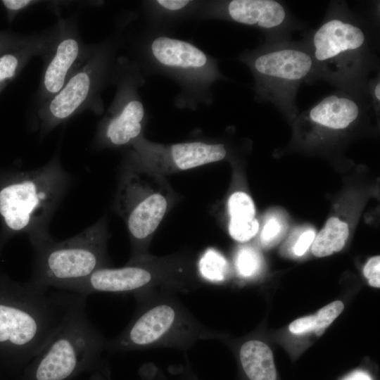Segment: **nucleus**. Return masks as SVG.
Returning <instances> with one entry per match:
<instances>
[{"instance_id":"f257e3e1","label":"nucleus","mask_w":380,"mask_h":380,"mask_svg":"<svg viewBox=\"0 0 380 380\" xmlns=\"http://www.w3.org/2000/svg\"><path fill=\"white\" fill-rule=\"evenodd\" d=\"M303 41L315 63L317 80L369 98L368 81L379 60L367 24L346 1H331L321 23Z\"/></svg>"},{"instance_id":"f03ea898","label":"nucleus","mask_w":380,"mask_h":380,"mask_svg":"<svg viewBox=\"0 0 380 380\" xmlns=\"http://www.w3.org/2000/svg\"><path fill=\"white\" fill-rule=\"evenodd\" d=\"M87 296L65 290L0 284V349L20 359L36 356Z\"/></svg>"},{"instance_id":"7ed1b4c3","label":"nucleus","mask_w":380,"mask_h":380,"mask_svg":"<svg viewBox=\"0 0 380 380\" xmlns=\"http://www.w3.org/2000/svg\"><path fill=\"white\" fill-rule=\"evenodd\" d=\"M132 318L116 337L106 340L105 350L125 352L158 348L189 349L198 341L215 338V331L200 322L177 293L151 291L133 295Z\"/></svg>"},{"instance_id":"20e7f679","label":"nucleus","mask_w":380,"mask_h":380,"mask_svg":"<svg viewBox=\"0 0 380 380\" xmlns=\"http://www.w3.org/2000/svg\"><path fill=\"white\" fill-rule=\"evenodd\" d=\"M57 153L42 167L22 173L0 189V215L11 231L23 232L32 246L49 237L50 222L70 185Z\"/></svg>"},{"instance_id":"39448f33","label":"nucleus","mask_w":380,"mask_h":380,"mask_svg":"<svg viewBox=\"0 0 380 380\" xmlns=\"http://www.w3.org/2000/svg\"><path fill=\"white\" fill-rule=\"evenodd\" d=\"M240 60L253 73L255 97L273 105L287 120L298 115L296 98L300 85L317 80L312 57L303 40L266 42Z\"/></svg>"},{"instance_id":"423d86ee","label":"nucleus","mask_w":380,"mask_h":380,"mask_svg":"<svg viewBox=\"0 0 380 380\" xmlns=\"http://www.w3.org/2000/svg\"><path fill=\"white\" fill-rule=\"evenodd\" d=\"M108 234L104 218L63 241L49 239L32 246L34 256L29 284L61 290L65 286L109 267Z\"/></svg>"},{"instance_id":"0eeeda50","label":"nucleus","mask_w":380,"mask_h":380,"mask_svg":"<svg viewBox=\"0 0 380 380\" xmlns=\"http://www.w3.org/2000/svg\"><path fill=\"white\" fill-rule=\"evenodd\" d=\"M201 286L191 263L182 257L146 258L128 262L122 267H104L87 278L65 286L62 290L88 296L94 293H132L166 291L175 293L194 291Z\"/></svg>"},{"instance_id":"6e6552de","label":"nucleus","mask_w":380,"mask_h":380,"mask_svg":"<svg viewBox=\"0 0 380 380\" xmlns=\"http://www.w3.org/2000/svg\"><path fill=\"white\" fill-rule=\"evenodd\" d=\"M113 51L110 42L93 44L62 89L36 110L34 127L41 138L84 110L103 113L101 93L111 72Z\"/></svg>"},{"instance_id":"1a4fd4ad","label":"nucleus","mask_w":380,"mask_h":380,"mask_svg":"<svg viewBox=\"0 0 380 380\" xmlns=\"http://www.w3.org/2000/svg\"><path fill=\"white\" fill-rule=\"evenodd\" d=\"M86 300L78 303L36 355L34 380H65L105 350L106 339L88 318Z\"/></svg>"},{"instance_id":"9d476101","label":"nucleus","mask_w":380,"mask_h":380,"mask_svg":"<svg viewBox=\"0 0 380 380\" xmlns=\"http://www.w3.org/2000/svg\"><path fill=\"white\" fill-rule=\"evenodd\" d=\"M168 207L167 197L146 189L134 172L122 179L116 198V208L124 219L132 241L129 262L147 258V243L163 219Z\"/></svg>"},{"instance_id":"9b49d317","label":"nucleus","mask_w":380,"mask_h":380,"mask_svg":"<svg viewBox=\"0 0 380 380\" xmlns=\"http://www.w3.org/2000/svg\"><path fill=\"white\" fill-rule=\"evenodd\" d=\"M118 91L113 103L101 121L96 134L97 147H120L133 144L141 134L144 106L137 92L135 68L120 60L116 69Z\"/></svg>"},{"instance_id":"f8f14e48","label":"nucleus","mask_w":380,"mask_h":380,"mask_svg":"<svg viewBox=\"0 0 380 380\" xmlns=\"http://www.w3.org/2000/svg\"><path fill=\"white\" fill-rule=\"evenodd\" d=\"M76 14L60 18L56 23L55 38L43 56L44 67L34 99L36 110L62 89L92 50L93 44L82 40Z\"/></svg>"},{"instance_id":"ddd939ff","label":"nucleus","mask_w":380,"mask_h":380,"mask_svg":"<svg viewBox=\"0 0 380 380\" xmlns=\"http://www.w3.org/2000/svg\"><path fill=\"white\" fill-rule=\"evenodd\" d=\"M220 16L263 32L266 42L291 39V33L303 29L286 5L275 0H231L221 3Z\"/></svg>"},{"instance_id":"4468645a","label":"nucleus","mask_w":380,"mask_h":380,"mask_svg":"<svg viewBox=\"0 0 380 380\" xmlns=\"http://www.w3.org/2000/svg\"><path fill=\"white\" fill-rule=\"evenodd\" d=\"M133 147L132 156L138 163L144 164L151 161L153 165H167L169 168L176 170H187L215 163L224 159L227 153L223 144L201 141L151 148L147 143L138 139L133 144Z\"/></svg>"},{"instance_id":"2eb2a0df","label":"nucleus","mask_w":380,"mask_h":380,"mask_svg":"<svg viewBox=\"0 0 380 380\" xmlns=\"http://www.w3.org/2000/svg\"><path fill=\"white\" fill-rule=\"evenodd\" d=\"M151 51L158 63L181 74L209 80L219 76L208 56L186 41L160 36L153 40Z\"/></svg>"},{"instance_id":"dca6fc26","label":"nucleus","mask_w":380,"mask_h":380,"mask_svg":"<svg viewBox=\"0 0 380 380\" xmlns=\"http://www.w3.org/2000/svg\"><path fill=\"white\" fill-rule=\"evenodd\" d=\"M55 24L47 30L36 33L27 44L0 56V93L13 80L36 56H44L50 48L56 34Z\"/></svg>"},{"instance_id":"f3484780","label":"nucleus","mask_w":380,"mask_h":380,"mask_svg":"<svg viewBox=\"0 0 380 380\" xmlns=\"http://www.w3.org/2000/svg\"><path fill=\"white\" fill-rule=\"evenodd\" d=\"M241 369L248 380H277L273 353L265 342L255 338L243 342L238 351Z\"/></svg>"},{"instance_id":"a211bd4d","label":"nucleus","mask_w":380,"mask_h":380,"mask_svg":"<svg viewBox=\"0 0 380 380\" xmlns=\"http://www.w3.org/2000/svg\"><path fill=\"white\" fill-rule=\"evenodd\" d=\"M349 234L348 224L338 218H329L323 229L315 237L312 253L317 257H325L340 251Z\"/></svg>"},{"instance_id":"6ab92c4d","label":"nucleus","mask_w":380,"mask_h":380,"mask_svg":"<svg viewBox=\"0 0 380 380\" xmlns=\"http://www.w3.org/2000/svg\"><path fill=\"white\" fill-rule=\"evenodd\" d=\"M198 272L201 278L210 283L225 281L229 274V264L224 256L215 248L206 249L200 257Z\"/></svg>"},{"instance_id":"aec40b11","label":"nucleus","mask_w":380,"mask_h":380,"mask_svg":"<svg viewBox=\"0 0 380 380\" xmlns=\"http://www.w3.org/2000/svg\"><path fill=\"white\" fill-rule=\"evenodd\" d=\"M262 265L260 253L253 247L243 246L235 257V266L239 276L250 278L256 275Z\"/></svg>"},{"instance_id":"412c9836","label":"nucleus","mask_w":380,"mask_h":380,"mask_svg":"<svg viewBox=\"0 0 380 380\" xmlns=\"http://www.w3.org/2000/svg\"><path fill=\"white\" fill-rule=\"evenodd\" d=\"M230 219L252 220L255 218V208L251 196L245 192L233 193L228 200Z\"/></svg>"},{"instance_id":"4be33fe9","label":"nucleus","mask_w":380,"mask_h":380,"mask_svg":"<svg viewBox=\"0 0 380 380\" xmlns=\"http://www.w3.org/2000/svg\"><path fill=\"white\" fill-rule=\"evenodd\" d=\"M344 309L341 300H336L320 308L315 316V329L314 332L321 336L325 329L338 317Z\"/></svg>"},{"instance_id":"5701e85b","label":"nucleus","mask_w":380,"mask_h":380,"mask_svg":"<svg viewBox=\"0 0 380 380\" xmlns=\"http://www.w3.org/2000/svg\"><path fill=\"white\" fill-rule=\"evenodd\" d=\"M259 223L255 218L252 220L230 219L229 232L234 240L245 242L252 239L258 232Z\"/></svg>"},{"instance_id":"b1692460","label":"nucleus","mask_w":380,"mask_h":380,"mask_svg":"<svg viewBox=\"0 0 380 380\" xmlns=\"http://www.w3.org/2000/svg\"><path fill=\"white\" fill-rule=\"evenodd\" d=\"M36 33L29 35L0 30V56L31 41Z\"/></svg>"},{"instance_id":"393cba45","label":"nucleus","mask_w":380,"mask_h":380,"mask_svg":"<svg viewBox=\"0 0 380 380\" xmlns=\"http://www.w3.org/2000/svg\"><path fill=\"white\" fill-rule=\"evenodd\" d=\"M36 0H1V5L6 11L8 21L11 23L15 17L26 9L38 4Z\"/></svg>"},{"instance_id":"a878e982","label":"nucleus","mask_w":380,"mask_h":380,"mask_svg":"<svg viewBox=\"0 0 380 380\" xmlns=\"http://www.w3.org/2000/svg\"><path fill=\"white\" fill-rule=\"evenodd\" d=\"M281 232V224L275 218L269 219L265 223L260 234L263 246H270L274 243Z\"/></svg>"},{"instance_id":"bb28decb","label":"nucleus","mask_w":380,"mask_h":380,"mask_svg":"<svg viewBox=\"0 0 380 380\" xmlns=\"http://www.w3.org/2000/svg\"><path fill=\"white\" fill-rule=\"evenodd\" d=\"M363 273L370 286L380 287V257L371 258L365 265Z\"/></svg>"},{"instance_id":"cd10ccee","label":"nucleus","mask_w":380,"mask_h":380,"mask_svg":"<svg viewBox=\"0 0 380 380\" xmlns=\"http://www.w3.org/2000/svg\"><path fill=\"white\" fill-rule=\"evenodd\" d=\"M368 94L373 113L379 116L380 111V77L378 75L369 78L367 84Z\"/></svg>"},{"instance_id":"c85d7f7f","label":"nucleus","mask_w":380,"mask_h":380,"mask_svg":"<svg viewBox=\"0 0 380 380\" xmlns=\"http://www.w3.org/2000/svg\"><path fill=\"white\" fill-rule=\"evenodd\" d=\"M289 331L294 334H303L315 329V316L308 315L293 321L289 326Z\"/></svg>"},{"instance_id":"c756f323","label":"nucleus","mask_w":380,"mask_h":380,"mask_svg":"<svg viewBox=\"0 0 380 380\" xmlns=\"http://www.w3.org/2000/svg\"><path fill=\"white\" fill-rule=\"evenodd\" d=\"M315 237V233L312 230L303 233L293 247V253L298 256L303 255L312 245Z\"/></svg>"},{"instance_id":"7c9ffc66","label":"nucleus","mask_w":380,"mask_h":380,"mask_svg":"<svg viewBox=\"0 0 380 380\" xmlns=\"http://www.w3.org/2000/svg\"><path fill=\"white\" fill-rule=\"evenodd\" d=\"M156 2L161 8L170 11L182 10L191 3L186 0H158Z\"/></svg>"},{"instance_id":"2f4dec72","label":"nucleus","mask_w":380,"mask_h":380,"mask_svg":"<svg viewBox=\"0 0 380 380\" xmlns=\"http://www.w3.org/2000/svg\"><path fill=\"white\" fill-rule=\"evenodd\" d=\"M345 380H372V379L367 373L358 371L352 373Z\"/></svg>"}]
</instances>
